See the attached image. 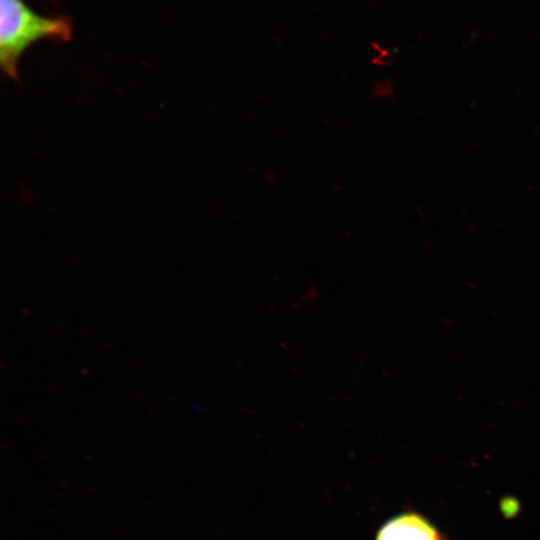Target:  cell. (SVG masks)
Instances as JSON below:
<instances>
[{"instance_id":"6da1fadb","label":"cell","mask_w":540,"mask_h":540,"mask_svg":"<svg viewBox=\"0 0 540 540\" xmlns=\"http://www.w3.org/2000/svg\"><path fill=\"white\" fill-rule=\"evenodd\" d=\"M0 62L11 78L18 77V61L23 52L41 39L69 41L72 23L65 16L44 17L23 0H0Z\"/></svg>"},{"instance_id":"7a4b0ae2","label":"cell","mask_w":540,"mask_h":540,"mask_svg":"<svg viewBox=\"0 0 540 540\" xmlns=\"http://www.w3.org/2000/svg\"><path fill=\"white\" fill-rule=\"evenodd\" d=\"M376 540H442L439 531L417 513H403L387 521Z\"/></svg>"}]
</instances>
